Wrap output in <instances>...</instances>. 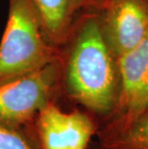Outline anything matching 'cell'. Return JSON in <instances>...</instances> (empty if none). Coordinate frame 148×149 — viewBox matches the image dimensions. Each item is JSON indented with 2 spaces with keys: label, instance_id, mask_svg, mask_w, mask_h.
Wrapping results in <instances>:
<instances>
[{
  "label": "cell",
  "instance_id": "obj_1",
  "mask_svg": "<svg viewBox=\"0 0 148 149\" xmlns=\"http://www.w3.org/2000/svg\"><path fill=\"white\" fill-rule=\"evenodd\" d=\"M64 45L67 47L62 50V75L69 97L93 113H110L115 104L118 72L99 15H82Z\"/></svg>",
  "mask_w": 148,
  "mask_h": 149
},
{
  "label": "cell",
  "instance_id": "obj_2",
  "mask_svg": "<svg viewBox=\"0 0 148 149\" xmlns=\"http://www.w3.org/2000/svg\"><path fill=\"white\" fill-rule=\"evenodd\" d=\"M61 56L62 49L47 39L32 0H9L0 42V84L39 70Z\"/></svg>",
  "mask_w": 148,
  "mask_h": 149
},
{
  "label": "cell",
  "instance_id": "obj_3",
  "mask_svg": "<svg viewBox=\"0 0 148 149\" xmlns=\"http://www.w3.org/2000/svg\"><path fill=\"white\" fill-rule=\"evenodd\" d=\"M62 56L44 68L0 84V125L15 129L36 119L52 102L62 78Z\"/></svg>",
  "mask_w": 148,
  "mask_h": 149
},
{
  "label": "cell",
  "instance_id": "obj_4",
  "mask_svg": "<svg viewBox=\"0 0 148 149\" xmlns=\"http://www.w3.org/2000/svg\"><path fill=\"white\" fill-rule=\"evenodd\" d=\"M98 9L104 37L115 59L148 37V0H104Z\"/></svg>",
  "mask_w": 148,
  "mask_h": 149
},
{
  "label": "cell",
  "instance_id": "obj_5",
  "mask_svg": "<svg viewBox=\"0 0 148 149\" xmlns=\"http://www.w3.org/2000/svg\"><path fill=\"white\" fill-rule=\"evenodd\" d=\"M42 149H86L94 132L92 120L78 110L65 113L53 102L36 117Z\"/></svg>",
  "mask_w": 148,
  "mask_h": 149
},
{
  "label": "cell",
  "instance_id": "obj_6",
  "mask_svg": "<svg viewBox=\"0 0 148 149\" xmlns=\"http://www.w3.org/2000/svg\"><path fill=\"white\" fill-rule=\"evenodd\" d=\"M121 90L119 106L127 126L148 110V37L116 58Z\"/></svg>",
  "mask_w": 148,
  "mask_h": 149
},
{
  "label": "cell",
  "instance_id": "obj_7",
  "mask_svg": "<svg viewBox=\"0 0 148 149\" xmlns=\"http://www.w3.org/2000/svg\"><path fill=\"white\" fill-rule=\"evenodd\" d=\"M42 19L49 42L61 47L67 42L74 25L89 9L87 0H32Z\"/></svg>",
  "mask_w": 148,
  "mask_h": 149
},
{
  "label": "cell",
  "instance_id": "obj_8",
  "mask_svg": "<svg viewBox=\"0 0 148 149\" xmlns=\"http://www.w3.org/2000/svg\"><path fill=\"white\" fill-rule=\"evenodd\" d=\"M124 141L132 149H148V112L128 126Z\"/></svg>",
  "mask_w": 148,
  "mask_h": 149
},
{
  "label": "cell",
  "instance_id": "obj_9",
  "mask_svg": "<svg viewBox=\"0 0 148 149\" xmlns=\"http://www.w3.org/2000/svg\"><path fill=\"white\" fill-rule=\"evenodd\" d=\"M0 149H34L25 136L17 130L0 125Z\"/></svg>",
  "mask_w": 148,
  "mask_h": 149
},
{
  "label": "cell",
  "instance_id": "obj_10",
  "mask_svg": "<svg viewBox=\"0 0 148 149\" xmlns=\"http://www.w3.org/2000/svg\"><path fill=\"white\" fill-rule=\"evenodd\" d=\"M104 0H87L88 5H89V9H96L99 8V6L102 4Z\"/></svg>",
  "mask_w": 148,
  "mask_h": 149
},
{
  "label": "cell",
  "instance_id": "obj_11",
  "mask_svg": "<svg viewBox=\"0 0 148 149\" xmlns=\"http://www.w3.org/2000/svg\"><path fill=\"white\" fill-rule=\"evenodd\" d=\"M147 112H148V110H147Z\"/></svg>",
  "mask_w": 148,
  "mask_h": 149
}]
</instances>
